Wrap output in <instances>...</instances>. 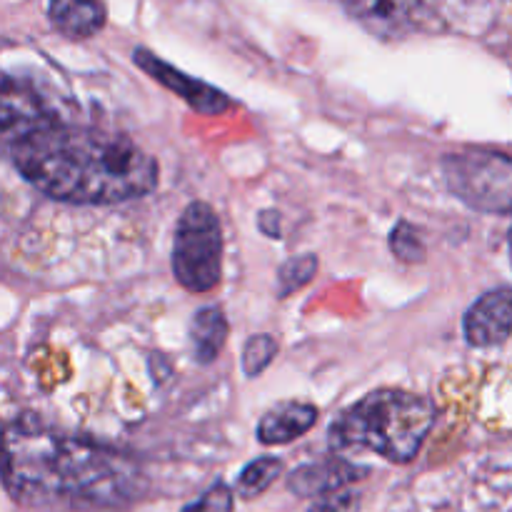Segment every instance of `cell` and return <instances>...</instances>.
I'll return each instance as SVG.
<instances>
[{
    "label": "cell",
    "instance_id": "cell-1",
    "mask_svg": "<svg viewBox=\"0 0 512 512\" xmlns=\"http://www.w3.org/2000/svg\"><path fill=\"white\" fill-rule=\"evenodd\" d=\"M13 165L33 188L73 205H115L158 185V163L120 133L60 118L25 125L5 138Z\"/></svg>",
    "mask_w": 512,
    "mask_h": 512
},
{
    "label": "cell",
    "instance_id": "cell-2",
    "mask_svg": "<svg viewBox=\"0 0 512 512\" xmlns=\"http://www.w3.org/2000/svg\"><path fill=\"white\" fill-rule=\"evenodd\" d=\"M5 490L15 503L53 510H110L140 498L138 465L90 438L18 418L5 430Z\"/></svg>",
    "mask_w": 512,
    "mask_h": 512
},
{
    "label": "cell",
    "instance_id": "cell-3",
    "mask_svg": "<svg viewBox=\"0 0 512 512\" xmlns=\"http://www.w3.org/2000/svg\"><path fill=\"white\" fill-rule=\"evenodd\" d=\"M435 423V405L398 388L368 393L335 418L328 430L333 453L373 450L390 463H410Z\"/></svg>",
    "mask_w": 512,
    "mask_h": 512
},
{
    "label": "cell",
    "instance_id": "cell-4",
    "mask_svg": "<svg viewBox=\"0 0 512 512\" xmlns=\"http://www.w3.org/2000/svg\"><path fill=\"white\" fill-rule=\"evenodd\" d=\"M173 275L190 293H210L223 275V228L208 203L183 210L173 240Z\"/></svg>",
    "mask_w": 512,
    "mask_h": 512
},
{
    "label": "cell",
    "instance_id": "cell-5",
    "mask_svg": "<svg viewBox=\"0 0 512 512\" xmlns=\"http://www.w3.org/2000/svg\"><path fill=\"white\" fill-rule=\"evenodd\" d=\"M443 178L450 193L480 213H512V158L493 150L445 155Z\"/></svg>",
    "mask_w": 512,
    "mask_h": 512
},
{
    "label": "cell",
    "instance_id": "cell-6",
    "mask_svg": "<svg viewBox=\"0 0 512 512\" xmlns=\"http://www.w3.org/2000/svg\"><path fill=\"white\" fill-rule=\"evenodd\" d=\"M133 60L138 68H143L145 73L153 80H158L160 85L170 90V93L180 95L195 113L200 115H223L230 108V98L223 90L213 88V85L203 83V80H195L190 75L180 73L173 65L160 60L158 55H153L145 48H135Z\"/></svg>",
    "mask_w": 512,
    "mask_h": 512
},
{
    "label": "cell",
    "instance_id": "cell-7",
    "mask_svg": "<svg viewBox=\"0 0 512 512\" xmlns=\"http://www.w3.org/2000/svg\"><path fill=\"white\" fill-rule=\"evenodd\" d=\"M465 338L473 348H493L512 335V290L498 288L473 303L463 320Z\"/></svg>",
    "mask_w": 512,
    "mask_h": 512
},
{
    "label": "cell",
    "instance_id": "cell-8",
    "mask_svg": "<svg viewBox=\"0 0 512 512\" xmlns=\"http://www.w3.org/2000/svg\"><path fill=\"white\" fill-rule=\"evenodd\" d=\"M368 475V470L353 465L345 458L320 460V463L300 465L288 478V490L298 498H325V495L348 490Z\"/></svg>",
    "mask_w": 512,
    "mask_h": 512
},
{
    "label": "cell",
    "instance_id": "cell-9",
    "mask_svg": "<svg viewBox=\"0 0 512 512\" xmlns=\"http://www.w3.org/2000/svg\"><path fill=\"white\" fill-rule=\"evenodd\" d=\"M345 10L378 38H403L418 23L420 0H343Z\"/></svg>",
    "mask_w": 512,
    "mask_h": 512
},
{
    "label": "cell",
    "instance_id": "cell-10",
    "mask_svg": "<svg viewBox=\"0 0 512 512\" xmlns=\"http://www.w3.org/2000/svg\"><path fill=\"white\" fill-rule=\"evenodd\" d=\"M318 423V408L310 403H280L260 418L258 440L263 445H285L298 440Z\"/></svg>",
    "mask_w": 512,
    "mask_h": 512
},
{
    "label": "cell",
    "instance_id": "cell-11",
    "mask_svg": "<svg viewBox=\"0 0 512 512\" xmlns=\"http://www.w3.org/2000/svg\"><path fill=\"white\" fill-rule=\"evenodd\" d=\"M50 23L65 38L85 40L105 25L103 0H50Z\"/></svg>",
    "mask_w": 512,
    "mask_h": 512
},
{
    "label": "cell",
    "instance_id": "cell-12",
    "mask_svg": "<svg viewBox=\"0 0 512 512\" xmlns=\"http://www.w3.org/2000/svg\"><path fill=\"white\" fill-rule=\"evenodd\" d=\"M228 340V318L218 305L195 310L190 320V350H193L195 363L210 365L220 355Z\"/></svg>",
    "mask_w": 512,
    "mask_h": 512
},
{
    "label": "cell",
    "instance_id": "cell-13",
    "mask_svg": "<svg viewBox=\"0 0 512 512\" xmlns=\"http://www.w3.org/2000/svg\"><path fill=\"white\" fill-rule=\"evenodd\" d=\"M280 473H283V463L273 458V455H263V458L245 465L243 473L235 480V493L245 500L258 498L260 493H265L280 478Z\"/></svg>",
    "mask_w": 512,
    "mask_h": 512
},
{
    "label": "cell",
    "instance_id": "cell-14",
    "mask_svg": "<svg viewBox=\"0 0 512 512\" xmlns=\"http://www.w3.org/2000/svg\"><path fill=\"white\" fill-rule=\"evenodd\" d=\"M318 258L313 253L308 255H293L290 260H285L278 268V295L280 298H288L295 290L305 288L310 280L318 273Z\"/></svg>",
    "mask_w": 512,
    "mask_h": 512
},
{
    "label": "cell",
    "instance_id": "cell-15",
    "mask_svg": "<svg viewBox=\"0 0 512 512\" xmlns=\"http://www.w3.org/2000/svg\"><path fill=\"white\" fill-rule=\"evenodd\" d=\"M278 355V340L268 333H260L248 338L243 348V373L245 378H255V375L263 373L273 358Z\"/></svg>",
    "mask_w": 512,
    "mask_h": 512
},
{
    "label": "cell",
    "instance_id": "cell-16",
    "mask_svg": "<svg viewBox=\"0 0 512 512\" xmlns=\"http://www.w3.org/2000/svg\"><path fill=\"white\" fill-rule=\"evenodd\" d=\"M390 250L403 263H423L425 260V245L420 238L418 228L408 220H400L390 233Z\"/></svg>",
    "mask_w": 512,
    "mask_h": 512
},
{
    "label": "cell",
    "instance_id": "cell-17",
    "mask_svg": "<svg viewBox=\"0 0 512 512\" xmlns=\"http://www.w3.org/2000/svg\"><path fill=\"white\" fill-rule=\"evenodd\" d=\"M180 512H233V490L223 483H215L195 503L185 505Z\"/></svg>",
    "mask_w": 512,
    "mask_h": 512
},
{
    "label": "cell",
    "instance_id": "cell-18",
    "mask_svg": "<svg viewBox=\"0 0 512 512\" xmlns=\"http://www.w3.org/2000/svg\"><path fill=\"white\" fill-rule=\"evenodd\" d=\"M360 495L353 490H340V493L325 495L315 500V505L308 512H358Z\"/></svg>",
    "mask_w": 512,
    "mask_h": 512
},
{
    "label": "cell",
    "instance_id": "cell-19",
    "mask_svg": "<svg viewBox=\"0 0 512 512\" xmlns=\"http://www.w3.org/2000/svg\"><path fill=\"white\" fill-rule=\"evenodd\" d=\"M258 228L263 230L268 238L278 240L280 238V230H283V225H280V213L278 210H263V213L258 215Z\"/></svg>",
    "mask_w": 512,
    "mask_h": 512
},
{
    "label": "cell",
    "instance_id": "cell-20",
    "mask_svg": "<svg viewBox=\"0 0 512 512\" xmlns=\"http://www.w3.org/2000/svg\"><path fill=\"white\" fill-rule=\"evenodd\" d=\"M510 260H512V230H510Z\"/></svg>",
    "mask_w": 512,
    "mask_h": 512
}]
</instances>
